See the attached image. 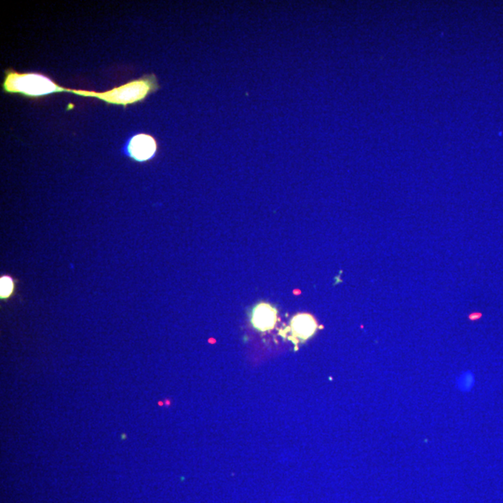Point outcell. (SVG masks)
Listing matches in <instances>:
<instances>
[{"label":"cell","mask_w":503,"mask_h":503,"mask_svg":"<svg viewBox=\"0 0 503 503\" xmlns=\"http://www.w3.org/2000/svg\"><path fill=\"white\" fill-rule=\"evenodd\" d=\"M158 150L156 139L149 133L132 136L124 147V153L136 163H147L155 157Z\"/></svg>","instance_id":"1"},{"label":"cell","mask_w":503,"mask_h":503,"mask_svg":"<svg viewBox=\"0 0 503 503\" xmlns=\"http://www.w3.org/2000/svg\"><path fill=\"white\" fill-rule=\"evenodd\" d=\"M251 323L260 332L271 331L276 326L277 311L269 303H260L253 309Z\"/></svg>","instance_id":"2"},{"label":"cell","mask_w":503,"mask_h":503,"mask_svg":"<svg viewBox=\"0 0 503 503\" xmlns=\"http://www.w3.org/2000/svg\"><path fill=\"white\" fill-rule=\"evenodd\" d=\"M318 323L312 315L309 314H300L295 315L291 321L292 334L297 340H308L316 333Z\"/></svg>","instance_id":"3"},{"label":"cell","mask_w":503,"mask_h":503,"mask_svg":"<svg viewBox=\"0 0 503 503\" xmlns=\"http://www.w3.org/2000/svg\"><path fill=\"white\" fill-rule=\"evenodd\" d=\"M0 287H1L0 295H1L2 300H7V298L11 297L14 291V281L13 278L7 276V275L1 277V280H0Z\"/></svg>","instance_id":"4"},{"label":"cell","mask_w":503,"mask_h":503,"mask_svg":"<svg viewBox=\"0 0 503 503\" xmlns=\"http://www.w3.org/2000/svg\"><path fill=\"white\" fill-rule=\"evenodd\" d=\"M462 379V383H460V385L462 386V389L465 388L466 390H469V389L474 385V377L471 372H467V373L463 375Z\"/></svg>","instance_id":"5"}]
</instances>
